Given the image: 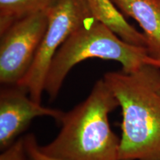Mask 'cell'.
<instances>
[{
  "instance_id": "cell-1",
  "label": "cell",
  "mask_w": 160,
  "mask_h": 160,
  "mask_svg": "<svg viewBox=\"0 0 160 160\" xmlns=\"http://www.w3.org/2000/svg\"><path fill=\"white\" fill-rule=\"evenodd\" d=\"M104 80L119 102L122 120L120 160H160V68L145 65Z\"/></svg>"
},
{
  "instance_id": "cell-2",
  "label": "cell",
  "mask_w": 160,
  "mask_h": 160,
  "mask_svg": "<svg viewBox=\"0 0 160 160\" xmlns=\"http://www.w3.org/2000/svg\"><path fill=\"white\" fill-rule=\"evenodd\" d=\"M118 107L108 85L103 78L99 79L86 99L64 113L59 134L40 149L61 160H120V138L112 131L108 119Z\"/></svg>"
},
{
  "instance_id": "cell-3",
  "label": "cell",
  "mask_w": 160,
  "mask_h": 160,
  "mask_svg": "<svg viewBox=\"0 0 160 160\" xmlns=\"http://www.w3.org/2000/svg\"><path fill=\"white\" fill-rule=\"evenodd\" d=\"M98 58L118 62L126 73L150 63L146 48L122 39L105 24L92 17L76 29L59 48L52 60L45 82V91L53 99L71 70L84 60Z\"/></svg>"
},
{
  "instance_id": "cell-4",
  "label": "cell",
  "mask_w": 160,
  "mask_h": 160,
  "mask_svg": "<svg viewBox=\"0 0 160 160\" xmlns=\"http://www.w3.org/2000/svg\"><path fill=\"white\" fill-rule=\"evenodd\" d=\"M92 17L84 0H59L50 11L48 26L33 62L17 84L28 92L32 99L41 102L48 71L56 53L69 36Z\"/></svg>"
},
{
  "instance_id": "cell-5",
  "label": "cell",
  "mask_w": 160,
  "mask_h": 160,
  "mask_svg": "<svg viewBox=\"0 0 160 160\" xmlns=\"http://www.w3.org/2000/svg\"><path fill=\"white\" fill-rule=\"evenodd\" d=\"M50 11L17 20L0 33V82L2 85H17L29 71L47 31Z\"/></svg>"
},
{
  "instance_id": "cell-6",
  "label": "cell",
  "mask_w": 160,
  "mask_h": 160,
  "mask_svg": "<svg viewBox=\"0 0 160 160\" xmlns=\"http://www.w3.org/2000/svg\"><path fill=\"white\" fill-rule=\"evenodd\" d=\"M64 113L41 105L21 86L3 85L0 91V149L11 146L35 118L48 117L60 122Z\"/></svg>"
},
{
  "instance_id": "cell-7",
  "label": "cell",
  "mask_w": 160,
  "mask_h": 160,
  "mask_svg": "<svg viewBox=\"0 0 160 160\" xmlns=\"http://www.w3.org/2000/svg\"><path fill=\"white\" fill-rule=\"evenodd\" d=\"M124 16L137 22L146 39V48L160 61V0H111Z\"/></svg>"
},
{
  "instance_id": "cell-8",
  "label": "cell",
  "mask_w": 160,
  "mask_h": 160,
  "mask_svg": "<svg viewBox=\"0 0 160 160\" xmlns=\"http://www.w3.org/2000/svg\"><path fill=\"white\" fill-rule=\"evenodd\" d=\"M93 17L109 27L117 35L132 45L146 48V39L128 22L111 0H84Z\"/></svg>"
},
{
  "instance_id": "cell-9",
  "label": "cell",
  "mask_w": 160,
  "mask_h": 160,
  "mask_svg": "<svg viewBox=\"0 0 160 160\" xmlns=\"http://www.w3.org/2000/svg\"><path fill=\"white\" fill-rule=\"evenodd\" d=\"M59 0H0V33L20 19L50 11Z\"/></svg>"
},
{
  "instance_id": "cell-10",
  "label": "cell",
  "mask_w": 160,
  "mask_h": 160,
  "mask_svg": "<svg viewBox=\"0 0 160 160\" xmlns=\"http://www.w3.org/2000/svg\"><path fill=\"white\" fill-rule=\"evenodd\" d=\"M24 140L28 160H61L44 153L40 149V146L38 145L37 140L33 133L26 135Z\"/></svg>"
},
{
  "instance_id": "cell-11",
  "label": "cell",
  "mask_w": 160,
  "mask_h": 160,
  "mask_svg": "<svg viewBox=\"0 0 160 160\" xmlns=\"http://www.w3.org/2000/svg\"><path fill=\"white\" fill-rule=\"evenodd\" d=\"M0 160H27L24 137L17 139L11 146L2 151Z\"/></svg>"
},
{
  "instance_id": "cell-12",
  "label": "cell",
  "mask_w": 160,
  "mask_h": 160,
  "mask_svg": "<svg viewBox=\"0 0 160 160\" xmlns=\"http://www.w3.org/2000/svg\"><path fill=\"white\" fill-rule=\"evenodd\" d=\"M156 66H157V67H158V68H160V61H157V63H156Z\"/></svg>"
},
{
  "instance_id": "cell-13",
  "label": "cell",
  "mask_w": 160,
  "mask_h": 160,
  "mask_svg": "<svg viewBox=\"0 0 160 160\" xmlns=\"http://www.w3.org/2000/svg\"><path fill=\"white\" fill-rule=\"evenodd\" d=\"M159 91H160V88H159Z\"/></svg>"
}]
</instances>
